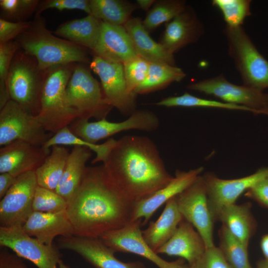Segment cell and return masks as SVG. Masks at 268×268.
<instances>
[{"mask_svg":"<svg viewBox=\"0 0 268 268\" xmlns=\"http://www.w3.org/2000/svg\"><path fill=\"white\" fill-rule=\"evenodd\" d=\"M103 163L108 182L133 203L150 196L173 178L156 145L146 136L126 135L115 140Z\"/></svg>","mask_w":268,"mask_h":268,"instance_id":"cell-1","label":"cell"},{"mask_svg":"<svg viewBox=\"0 0 268 268\" xmlns=\"http://www.w3.org/2000/svg\"><path fill=\"white\" fill-rule=\"evenodd\" d=\"M133 206L108 182L101 165L86 167L78 188L67 201L66 212L73 235L99 238L130 222Z\"/></svg>","mask_w":268,"mask_h":268,"instance_id":"cell-2","label":"cell"},{"mask_svg":"<svg viewBox=\"0 0 268 268\" xmlns=\"http://www.w3.org/2000/svg\"><path fill=\"white\" fill-rule=\"evenodd\" d=\"M15 40L43 70L59 65L91 62L85 48L54 35L41 15H35L30 27Z\"/></svg>","mask_w":268,"mask_h":268,"instance_id":"cell-3","label":"cell"},{"mask_svg":"<svg viewBox=\"0 0 268 268\" xmlns=\"http://www.w3.org/2000/svg\"><path fill=\"white\" fill-rule=\"evenodd\" d=\"M77 64L57 65L46 70L37 116L48 133L55 134L78 119L77 112L68 103L66 93Z\"/></svg>","mask_w":268,"mask_h":268,"instance_id":"cell-4","label":"cell"},{"mask_svg":"<svg viewBox=\"0 0 268 268\" xmlns=\"http://www.w3.org/2000/svg\"><path fill=\"white\" fill-rule=\"evenodd\" d=\"M228 54L244 85L264 91L268 88V60L260 53L242 27L223 29Z\"/></svg>","mask_w":268,"mask_h":268,"instance_id":"cell-5","label":"cell"},{"mask_svg":"<svg viewBox=\"0 0 268 268\" xmlns=\"http://www.w3.org/2000/svg\"><path fill=\"white\" fill-rule=\"evenodd\" d=\"M46 70L41 69L37 61L20 48L10 65L7 88L10 100L37 116Z\"/></svg>","mask_w":268,"mask_h":268,"instance_id":"cell-6","label":"cell"},{"mask_svg":"<svg viewBox=\"0 0 268 268\" xmlns=\"http://www.w3.org/2000/svg\"><path fill=\"white\" fill-rule=\"evenodd\" d=\"M85 64L77 63L67 85V98L78 119H106L113 107L108 103L101 85Z\"/></svg>","mask_w":268,"mask_h":268,"instance_id":"cell-7","label":"cell"},{"mask_svg":"<svg viewBox=\"0 0 268 268\" xmlns=\"http://www.w3.org/2000/svg\"><path fill=\"white\" fill-rule=\"evenodd\" d=\"M53 134L47 132L37 116L9 100L0 109V145L23 140L43 146Z\"/></svg>","mask_w":268,"mask_h":268,"instance_id":"cell-8","label":"cell"},{"mask_svg":"<svg viewBox=\"0 0 268 268\" xmlns=\"http://www.w3.org/2000/svg\"><path fill=\"white\" fill-rule=\"evenodd\" d=\"M187 88L215 96L226 103L245 107L254 114L268 116V93L245 85L233 84L222 74L191 83Z\"/></svg>","mask_w":268,"mask_h":268,"instance_id":"cell-9","label":"cell"},{"mask_svg":"<svg viewBox=\"0 0 268 268\" xmlns=\"http://www.w3.org/2000/svg\"><path fill=\"white\" fill-rule=\"evenodd\" d=\"M159 125V119L154 113L149 110H135L127 119L120 122H112L106 119L92 122L77 119L68 127L78 137L96 143L122 131L137 130L152 132Z\"/></svg>","mask_w":268,"mask_h":268,"instance_id":"cell-10","label":"cell"},{"mask_svg":"<svg viewBox=\"0 0 268 268\" xmlns=\"http://www.w3.org/2000/svg\"><path fill=\"white\" fill-rule=\"evenodd\" d=\"M179 210L183 218L196 229L206 248L214 246L215 221L209 203L203 176L200 175L188 188L176 196Z\"/></svg>","mask_w":268,"mask_h":268,"instance_id":"cell-11","label":"cell"},{"mask_svg":"<svg viewBox=\"0 0 268 268\" xmlns=\"http://www.w3.org/2000/svg\"><path fill=\"white\" fill-rule=\"evenodd\" d=\"M0 245L30 261L37 268H58L62 259L57 247L44 244L29 235L22 226L0 227Z\"/></svg>","mask_w":268,"mask_h":268,"instance_id":"cell-12","label":"cell"},{"mask_svg":"<svg viewBox=\"0 0 268 268\" xmlns=\"http://www.w3.org/2000/svg\"><path fill=\"white\" fill-rule=\"evenodd\" d=\"M89 65L100 79L108 103L123 115L132 114L135 111L136 94L128 88L123 64L110 62L94 55Z\"/></svg>","mask_w":268,"mask_h":268,"instance_id":"cell-13","label":"cell"},{"mask_svg":"<svg viewBox=\"0 0 268 268\" xmlns=\"http://www.w3.org/2000/svg\"><path fill=\"white\" fill-rule=\"evenodd\" d=\"M35 171L16 177L0 201V227L22 226L33 211L32 204L38 186Z\"/></svg>","mask_w":268,"mask_h":268,"instance_id":"cell-14","label":"cell"},{"mask_svg":"<svg viewBox=\"0 0 268 268\" xmlns=\"http://www.w3.org/2000/svg\"><path fill=\"white\" fill-rule=\"evenodd\" d=\"M202 176L210 209L215 221L223 206L235 203L244 192L268 177V167L262 168L251 175L238 179H222L211 173Z\"/></svg>","mask_w":268,"mask_h":268,"instance_id":"cell-15","label":"cell"},{"mask_svg":"<svg viewBox=\"0 0 268 268\" xmlns=\"http://www.w3.org/2000/svg\"><path fill=\"white\" fill-rule=\"evenodd\" d=\"M141 219L130 221L123 227L102 235L99 239L116 252L140 256L159 268H173L175 261L168 262L152 250L143 238L140 226Z\"/></svg>","mask_w":268,"mask_h":268,"instance_id":"cell-16","label":"cell"},{"mask_svg":"<svg viewBox=\"0 0 268 268\" xmlns=\"http://www.w3.org/2000/svg\"><path fill=\"white\" fill-rule=\"evenodd\" d=\"M58 247L76 253L95 268H145L139 262L120 261L115 256V252L99 238L75 235L61 237Z\"/></svg>","mask_w":268,"mask_h":268,"instance_id":"cell-17","label":"cell"},{"mask_svg":"<svg viewBox=\"0 0 268 268\" xmlns=\"http://www.w3.org/2000/svg\"><path fill=\"white\" fill-rule=\"evenodd\" d=\"M51 148L38 146L17 140L0 149V173H8L17 177L35 171L50 154Z\"/></svg>","mask_w":268,"mask_h":268,"instance_id":"cell-18","label":"cell"},{"mask_svg":"<svg viewBox=\"0 0 268 268\" xmlns=\"http://www.w3.org/2000/svg\"><path fill=\"white\" fill-rule=\"evenodd\" d=\"M203 171L202 167L188 171L176 170L175 177L167 185L150 196L134 203L131 221L143 218L142 224H145L162 205L185 190L201 175Z\"/></svg>","mask_w":268,"mask_h":268,"instance_id":"cell-19","label":"cell"},{"mask_svg":"<svg viewBox=\"0 0 268 268\" xmlns=\"http://www.w3.org/2000/svg\"><path fill=\"white\" fill-rule=\"evenodd\" d=\"M204 33V27L195 10L187 6L171 21L166 23L160 42L173 54L182 48L197 42Z\"/></svg>","mask_w":268,"mask_h":268,"instance_id":"cell-20","label":"cell"},{"mask_svg":"<svg viewBox=\"0 0 268 268\" xmlns=\"http://www.w3.org/2000/svg\"><path fill=\"white\" fill-rule=\"evenodd\" d=\"M93 52L107 61L123 64L137 56L124 26L102 21L100 37Z\"/></svg>","mask_w":268,"mask_h":268,"instance_id":"cell-21","label":"cell"},{"mask_svg":"<svg viewBox=\"0 0 268 268\" xmlns=\"http://www.w3.org/2000/svg\"><path fill=\"white\" fill-rule=\"evenodd\" d=\"M22 227L29 235L48 245H53L57 236L73 235L66 210L55 213L33 211Z\"/></svg>","mask_w":268,"mask_h":268,"instance_id":"cell-22","label":"cell"},{"mask_svg":"<svg viewBox=\"0 0 268 268\" xmlns=\"http://www.w3.org/2000/svg\"><path fill=\"white\" fill-rule=\"evenodd\" d=\"M194 228L183 218L173 236L155 253L181 257L188 262L189 266L192 265L206 249L202 238Z\"/></svg>","mask_w":268,"mask_h":268,"instance_id":"cell-23","label":"cell"},{"mask_svg":"<svg viewBox=\"0 0 268 268\" xmlns=\"http://www.w3.org/2000/svg\"><path fill=\"white\" fill-rule=\"evenodd\" d=\"M128 32L137 56L149 63L175 66L174 55L161 43L153 40L139 17H131L123 25Z\"/></svg>","mask_w":268,"mask_h":268,"instance_id":"cell-24","label":"cell"},{"mask_svg":"<svg viewBox=\"0 0 268 268\" xmlns=\"http://www.w3.org/2000/svg\"><path fill=\"white\" fill-rule=\"evenodd\" d=\"M183 217L180 212L176 196L171 199L158 218L151 221L142 231L145 242L154 252L164 245L174 234Z\"/></svg>","mask_w":268,"mask_h":268,"instance_id":"cell-25","label":"cell"},{"mask_svg":"<svg viewBox=\"0 0 268 268\" xmlns=\"http://www.w3.org/2000/svg\"><path fill=\"white\" fill-rule=\"evenodd\" d=\"M101 21L91 14L67 21L54 33L58 37L93 51L100 35Z\"/></svg>","mask_w":268,"mask_h":268,"instance_id":"cell-26","label":"cell"},{"mask_svg":"<svg viewBox=\"0 0 268 268\" xmlns=\"http://www.w3.org/2000/svg\"><path fill=\"white\" fill-rule=\"evenodd\" d=\"M251 206L250 203L228 204L220 210L217 216V220H220L232 235L247 245L257 226Z\"/></svg>","mask_w":268,"mask_h":268,"instance_id":"cell-27","label":"cell"},{"mask_svg":"<svg viewBox=\"0 0 268 268\" xmlns=\"http://www.w3.org/2000/svg\"><path fill=\"white\" fill-rule=\"evenodd\" d=\"M92 155L91 150L74 146L68 156L65 169L55 192L67 201L78 188L86 168V163Z\"/></svg>","mask_w":268,"mask_h":268,"instance_id":"cell-28","label":"cell"},{"mask_svg":"<svg viewBox=\"0 0 268 268\" xmlns=\"http://www.w3.org/2000/svg\"><path fill=\"white\" fill-rule=\"evenodd\" d=\"M69 153L68 149L64 146L55 145L51 147L50 154L35 171L38 186L55 191Z\"/></svg>","mask_w":268,"mask_h":268,"instance_id":"cell-29","label":"cell"},{"mask_svg":"<svg viewBox=\"0 0 268 268\" xmlns=\"http://www.w3.org/2000/svg\"><path fill=\"white\" fill-rule=\"evenodd\" d=\"M91 14L104 22L124 25L131 18L137 4L122 0H89Z\"/></svg>","mask_w":268,"mask_h":268,"instance_id":"cell-30","label":"cell"},{"mask_svg":"<svg viewBox=\"0 0 268 268\" xmlns=\"http://www.w3.org/2000/svg\"><path fill=\"white\" fill-rule=\"evenodd\" d=\"M186 74L176 66L163 63H149L145 80L135 90L137 94L147 93L165 87L174 82L184 79Z\"/></svg>","mask_w":268,"mask_h":268,"instance_id":"cell-31","label":"cell"},{"mask_svg":"<svg viewBox=\"0 0 268 268\" xmlns=\"http://www.w3.org/2000/svg\"><path fill=\"white\" fill-rule=\"evenodd\" d=\"M115 140L111 138L102 144L92 143L78 137L70 131L68 127H66L54 134L43 146L49 148L55 145L86 147L96 153V157L91 161L92 164H95L104 161Z\"/></svg>","mask_w":268,"mask_h":268,"instance_id":"cell-32","label":"cell"},{"mask_svg":"<svg viewBox=\"0 0 268 268\" xmlns=\"http://www.w3.org/2000/svg\"><path fill=\"white\" fill-rule=\"evenodd\" d=\"M219 237L218 248L233 268H252L248 258V245L232 235L223 224L219 230Z\"/></svg>","mask_w":268,"mask_h":268,"instance_id":"cell-33","label":"cell"},{"mask_svg":"<svg viewBox=\"0 0 268 268\" xmlns=\"http://www.w3.org/2000/svg\"><path fill=\"white\" fill-rule=\"evenodd\" d=\"M186 6L185 1L182 0L155 1L142 21L143 25L148 32L152 31L161 24L172 20Z\"/></svg>","mask_w":268,"mask_h":268,"instance_id":"cell-34","label":"cell"},{"mask_svg":"<svg viewBox=\"0 0 268 268\" xmlns=\"http://www.w3.org/2000/svg\"><path fill=\"white\" fill-rule=\"evenodd\" d=\"M157 106L167 107H202L224 109L251 112L248 108L240 105L206 99L192 95L187 92L177 96H170L162 99L155 104Z\"/></svg>","mask_w":268,"mask_h":268,"instance_id":"cell-35","label":"cell"},{"mask_svg":"<svg viewBox=\"0 0 268 268\" xmlns=\"http://www.w3.org/2000/svg\"><path fill=\"white\" fill-rule=\"evenodd\" d=\"M250 0H213L212 4L221 12L226 25L242 26L246 18L251 15Z\"/></svg>","mask_w":268,"mask_h":268,"instance_id":"cell-36","label":"cell"},{"mask_svg":"<svg viewBox=\"0 0 268 268\" xmlns=\"http://www.w3.org/2000/svg\"><path fill=\"white\" fill-rule=\"evenodd\" d=\"M20 49L16 40L0 43V109L10 100L7 79L12 60Z\"/></svg>","mask_w":268,"mask_h":268,"instance_id":"cell-37","label":"cell"},{"mask_svg":"<svg viewBox=\"0 0 268 268\" xmlns=\"http://www.w3.org/2000/svg\"><path fill=\"white\" fill-rule=\"evenodd\" d=\"M40 1L0 0L1 18L13 22L26 21L34 12L35 13Z\"/></svg>","mask_w":268,"mask_h":268,"instance_id":"cell-38","label":"cell"},{"mask_svg":"<svg viewBox=\"0 0 268 268\" xmlns=\"http://www.w3.org/2000/svg\"><path fill=\"white\" fill-rule=\"evenodd\" d=\"M67 201L55 191L38 186L32 204L33 211L59 212L66 210Z\"/></svg>","mask_w":268,"mask_h":268,"instance_id":"cell-39","label":"cell"},{"mask_svg":"<svg viewBox=\"0 0 268 268\" xmlns=\"http://www.w3.org/2000/svg\"><path fill=\"white\" fill-rule=\"evenodd\" d=\"M125 76L129 90L135 93L136 88L146 78L149 63L136 56L123 63Z\"/></svg>","mask_w":268,"mask_h":268,"instance_id":"cell-40","label":"cell"},{"mask_svg":"<svg viewBox=\"0 0 268 268\" xmlns=\"http://www.w3.org/2000/svg\"><path fill=\"white\" fill-rule=\"evenodd\" d=\"M49 8H55L61 11L65 9H78L88 14H91L88 0H45L40 1L35 15H41L43 11Z\"/></svg>","mask_w":268,"mask_h":268,"instance_id":"cell-41","label":"cell"},{"mask_svg":"<svg viewBox=\"0 0 268 268\" xmlns=\"http://www.w3.org/2000/svg\"><path fill=\"white\" fill-rule=\"evenodd\" d=\"M190 268H233L227 262L218 247L206 249L202 256Z\"/></svg>","mask_w":268,"mask_h":268,"instance_id":"cell-42","label":"cell"},{"mask_svg":"<svg viewBox=\"0 0 268 268\" xmlns=\"http://www.w3.org/2000/svg\"><path fill=\"white\" fill-rule=\"evenodd\" d=\"M32 21L13 22L0 18V43L14 40L31 26Z\"/></svg>","mask_w":268,"mask_h":268,"instance_id":"cell-43","label":"cell"},{"mask_svg":"<svg viewBox=\"0 0 268 268\" xmlns=\"http://www.w3.org/2000/svg\"><path fill=\"white\" fill-rule=\"evenodd\" d=\"M245 196L268 209V184L266 179L250 188L246 191Z\"/></svg>","mask_w":268,"mask_h":268,"instance_id":"cell-44","label":"cell"},{"mask_svg":"<svg viewBox=\"0 0 268 268\" xmlns=\"http://www.w3.org/2000/svg\"><path fill=\"white\" fill-rule=\"evenodd\" d=\"M0 268H28L16 254L10 253L6 249L0 251Z\"/></svg>","mask_w":268,"mask_h":268,"instance_id":"cell-45","label":"cell"},{"mask_svg":"<svg viewBox=\"0 0 268 268\" xmlns=\"http://www.w3.org/2000/svg\"><path fill=\"white\" fill-rule=\"evenodd\" d=\"M16 177L8 173L0 174V198L1 199L13 185Z\"/></svg>","mask_w":268,"mask_h":268,"instance_id":"cell-46","label":"cell"},{"mask_svg":"<svg viewBox=\"0 0 268 268\" xmlns=\"http://www.w3.org/2000/svg\"><path fill=\"white\" fill-rule=\"evenodd\" d=\"M260 246L265 259L268 261V234L262 237Z\"/></svg>","mask_w":268,"mask_h":268,"instance_id":"cell-47","label":"cell"},{"mask_svg":"<svg viewBox=\"0 0 268 268\" xmlns=\"http://www.w3.org/2000/svg\"><path fill=\"white\" fill-rule=\"evenodd\" d=\"M156 0H137L136 3L138 7L143 10H149L150 7L153 5Z\"/></svg>","mask_w":268,"mask_h":268,"instance_id":"cell-48","label":"cell"},{"mask_svg":"<svg viewBox=\"0 0 268 268\" xmlns=\"http://www.w3.org/2000/svg\"><path fill=\"white\" fill-rule=\"evenodd\" d=\"M256 268H268V261L265 259L259 261Z\"/></svg>","mask_w":268,"mask_h":268,"instance_id":"cell-49","label":"cell"},{"mask_svg":"<svg viewBox=\"0 0 268 268\" xmlns=\"http://www.w3.org/2000/svg\"><path fill=\"white\" fill-rule=\"evenodd\" d=\"M173 268H190L189 266L185 265L181 260L175 261V264Z\"/></svg>","mask_w":268,"mask_h":268,"instance_id":"cell-50","label":"cell"},{"mask_svg":"<svg viewBox=\"0 0 268 268\" xmlns=\"http://www.w3.org/2000/svg\"><path fill=\"white\" fill-rule=\"evenodd\" d=\"M58 268H70L67 265H66L63 261L61 259L58 264Z\"/></svg>","mask_w":268,"mask_h":268,"instance_id":"cell-51","label":"cell"},{"mask_svg":"<svg viewBox=\"0 0 268 268\" xmlns=\"http://www.w3.org/2000/svg\"><path fill=\"white\" fill-rule=\"evenodd\" d=\"M266 181L267 183L268 184V177H267V178L266 179Z\"/></svg>","mask_w":268,"mask_h":268,"instance_id":"cell-52","label":"cell"}]
</instances>
